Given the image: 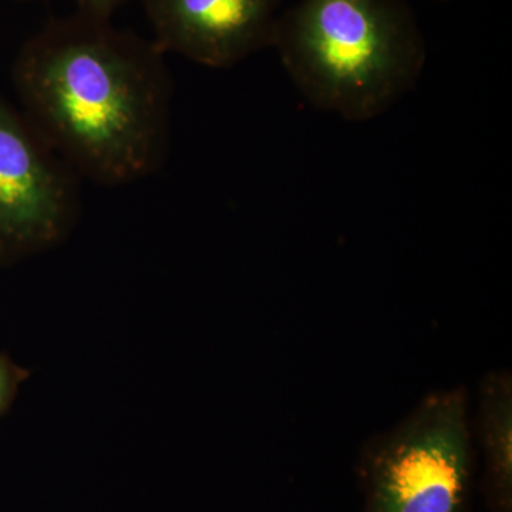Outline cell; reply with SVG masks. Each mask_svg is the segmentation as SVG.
Masks as SVG:
<instances>
[{
  "mask_svg": "<svg viewBox=\"0 0 512 512\" xmlns=\"http://www.w3.org/2000/svg\"><path fill=\"white\" fill-rule=\"evenodd\" d=\"M15 82L30 126L77 177L121 187L163 165L173 83L153 40L76 10L23 46Z\"/></svg>",
  "mask_w": 512,
  "mask_h": 512,
  "instance_id": "obj_1",
  "label": "cell"
},
{
  "mask_svg": "<svg viewBox=\"0 0 512 512\" xmlns=\"http://www.w3.org/2000/svg\"><path fill=\"white\" fill-rule=\"evenodd\" d=\"M272 47L309 103L350 121L386 113L426 63L406 0H296Z\"/></svg>",
  "mask_w": 512,
  "mask_h": 512,
  "instance_id": "obj_2",
  "label": "cell"
},
{
  "mask_svg": "<svg viewBox=\"0 0 512 512\" xmlns=\"http://www.w3.org/2000/svg\"><path fill=\"white\" fill-rule=\"evenodd\" d=\"M473 458L467 390H433L363 448L362 512H466Z\"/></svg>",
  "mask_w": 512,
  "mask_h": 512,
  "instance_id": "obj_3",
  "label": "cell"
},
{
  "mask_svg": "<svg viewBox=\"0 0 512 512\" xmlns=\"http://www.w3.org/2000/svg\"><path fill=\"white\" fill-rule=\"evenodd\" d=\"M77 175L0 99V252L59 241L77 208Z\"/></svg>",
  "mask_w": 512,
  "mask_h": 512,
  "instance_id": "obj_4",
  "label": "cell"
},
{
  "mask_svg": "<svg viewBox=\"0 0 512 512\" xmlns=\"http://www.w3.org/2000/svg\"><path fill=\"white\" fill-rule=\"evenodd\" d=\"M284 0H141L158 49L227 69L274 43Z\"/></svg>",
  "mask_w": 512,
  "mask_h": 512,
  "instance_id": "obj_5",
  "label": "cell"
},
{
  "mask_svg": "<svg viewBox=\"0 0 512 512\" xmlns=\"http://www.w3.org/2000/svg\"><path fill=\"white\" fill-rule=\"evenodd\" d=\"M476 436L484 457V493L491 512H512V376L493 370L478 387Z\"/></svg>",
  "mask_w": 512,
  "mask_h": 512,
  "instance_id": "obj_6",
  "label": "cell"
},
{
  "mask_svg": "<svg viewBox=\"0 0 512 512\" xmlns=\"http://www.w3.org/2000/svg\"><path fill=\"white\" fill-rule=\"evenodd\" d=\"M28 377V372L13 365L8 357L0 355V416L8 410L19 384Z\"/></svg>",
  "mask_w": 512,
  "mask_h": 512,
  "instance_id": "obj_7",
  "label": "cell"
},
{
  "mask_svg": "<svg viewBox=\"0 0 512 512\" xmlns=\"http://www.w3.org/2000/svg\"><path fill=\"white\" fill-rule=\"evenodd\" d=\"M124 2H126V0H74L79 12L101 16V18H111V15H113Z\"/></svg>",
  "mask_w": 512,
  "mask_h": 512,
  "instance_id": "obj_8",
  "label": "cell"
}]
</instances>
